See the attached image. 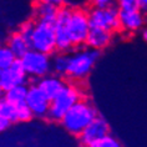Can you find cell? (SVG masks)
<instances>
[{"label":"cell","mask_w":147,"mask_h":147,"mask_svg":"<svg viewBox=\"0 0 147 147\" xmlns=\"http://www.w3.org/2000/svg\"><path fill=\"white\" fill-rule=\"evenodd\" d=\"M98 116L96 109L89 101H78L60 121L61 126L70 135L79 137L81 132Z\"/></svg>","instance_id":"6da1fadb"},{"label":"cell","mask_w":147,"mask_h":147,"mask_svg":"<svg viewBox=\"0 0 147 147\" xmlns=\"http://www.w3.org/2000/svg\"><path fill=\"white\" fill-rule=\"evenodd\" d=\"M98 57H100V50H95L91 47L69 55V66L66 76L72 80L85 79L92 71Z\"/></svg>","instance_id":"7a4b0ae2"},{"label":"cell","mask_w":147,"mask_h":147,"mask_svg":"<svg viewBox=\"0 0 147 147\" xmlns=\"http://www.w3.org/2000/svg\"><path fill=\"white\" fill-rule=\"evenodd\" d=\"M80 100H81L80 91L75 86L66 84L64 89L50 101V109L46 119L54 122H60L65 113Z\"/></svg>","instance_id":"3957f363"},{"label":"cell","mask_w":147,"mask_h":147,"mask_svg":"<svg viewBox=\"0 0 147 147\" xmlns=\"http://www.w3.org/2000/svg\"><path fill=\"white\" fill-rule=\"evenodd\" d=\"M30 47L51 55L56 51V32L55 23L36 20L34 32L30 39Z\"/></svg>","instance_id":"277c9868"},{"label":"cell","mask_w":147,"mask_h":147,"mask_svg":"<svg viewBox=\"0 0 147 147\" xmlns=\"http://www.w3.org/2000/svg\"><path fill=\"white\" fill-rule=\"evenodd\" d=\"M87 15H89L91 28H100L112 32L121 29L120 9L117 4L105 6V8L94 6L90 11H87Z\"/></svg>","instance_id":"5b68a950"},{"label":"cell","mask_w":147,"mask_h":147,"mask_svg":"<svg viewBox=\"0 0 147 147\" xmlns=\"http://www.w3.org/2000/svg\"><path fill=\"white\" fill-rule=\"evenodd\" d=\"M20 60L28 76L32 79H41L44 76L49 75L50 71L53 70L50 55L34 49L29 50Z\"/></svg>","instance_id":"8992f818"},{"label":"cell","mask_w":147,"mask_h":147,"mask_svg":"<svg viewBox=\"0 0 147 147\" xmlns=\"http://www.w3.org/2000/svg\"><path fill=\"white\" fill-rule=\"evenodd\" d=\"M66 29L74 44V47L86 45V39L91 29L87 13L81 9H74L67 21V25H66Z\"/></svg>","instance_id":"52a82bcc"},{"label":"cell","mask_w":147,"mask_h":147,"mask_svg":"<svg viewBox=\"0 0 147 147\" xmlns=\"http://www.w3.org/2000/svg\"><path fill=\"white\" fill-rule=\"evenodd\" d=\"M26 105L34 113V117L46 119L50 109V98L42 92V90L38 86V84H32L29 86Z\"/></svg>","instance_id":"ba28073f"},{"label":"cell","mask_w":147,"mask_h":147,"mask_svg":"<svg viewBox=\"0 0 147 147\" xmlns=\"http://www.w3.org/2000/svg\"><path fill=\"white\" fill-rule=\"evenodd\" d=\"M110 135V126L104 117L98 115L85 130L79 136V141L82 147H86L91 143L104 138L105 136Z\"/></svg>","instance_id":"9c48e42d"},{"label":"cell","mask_w":147,"mask_h":147,"mask_svg":"<svg viewBox=\"0 0 147 147\" xmlns=\"http://www.w3.org/2000/svg\"><path fill=\"white\" fill-rule=\"evenodd\" d=\"M28 74L25 71L23 64H21L20 59H16L10 65L9 67L1 70V76H0V81L4 91L11 89L14 86L21 85V84H26L28 81Z\"/></svg>","instance_id":"30bf717a"},{"label":"cell","mask_w":147,"mask_h":147,"mask_svg":"<svg viewBox=\"0 0 147 147\" xmlns=\"http://www.w3.org/2000/svg\"><path fill=\"white\" fill-rule=\"evenodd\" d=\"M120 25L126 31H138L145 25V15L141 10H120Z\"/></svg>","instance_id":"8fae6325"},{"label":"cell","mask_w":147,"mask_h":147,"mask_svg":"<svg viewBox=\"0 0 147 147\" xmlns=\"http://www.w3.org/2000/svg\"><path fill=\"white\" fill-rule=\"evenodd\" d=\"M112 31L100 28H91L86 39V46L95 50H104L112 41Z\"/></svg>","instance_id":"7c38bea8"},{"label":"cell","mask_w":147,"mask_h":147,"mask_svg":"<svg viewBox=\"0 0 147 147\" xmlns=\"http://www.w3.org/2000/svg\"><path fill=\"white\" fill-rule=\"evenodd\" d=\"M36 84H38V86L42 90V92L50 98V101L53 100L66 85V82L60 76H53V75L44 76V78L39 79V81Z\"/></svg>","instance_id":"4fadbf2b"},{"label":"cell","mask_w":147,"mask_h":147,"mask_svg":"<svg viewBox=\"0 0 147 147\" xmlns=\"http://www.w3.org/2000/svg\"><path fill=\"white\" fill-rule=\"evenodd\" d=\"M67 23L55 21V32H56V51L59 53H69L74 47L70 35L66 29Z\"/></svg>","instance_id":"5bb4252c"},{"label":"cell","mask_w":147,"mask_h":147,"mask_svg":"<svg viewBox=\"0 0 147 147\" xmlns=\"http://www.w3.org/2000/svg\"><path fill=\"white\" fill-rule=\"evenodd\" d=\"M8 45H9L10 49L13 50V53L15 54V56L18 59H21L29 50L31 49L30 42H29L19 31L14 32V34L10 36L9 41H8Z\"/></svg>","instance_id":"9a60e30c"},{"label":"cell","mask_w":147,"mask_h":147,"mask_svg":"<svg viewBox=\"0 0 147 147\" xmlns=\"http://www.w3.org/2000/svg\"><path fill=\"white\" fill-rule=\"evenodd\" d=\"M59 8L53 4H47V3H38L35 6V15L36 20H42V21H50L55 23L57 16Z\"/></svg>","instance_id":"2e32d148"},{"label":"cell","mask_w":147,"mask_h":147,"mask_svg":"<svg viewBox=\"0 0 147 147\" xmlns=\"http://www.w3.org/2000/svg\"><path fill=\"white\" fill-rule=\"evenodd\" d=\"M28 91H29V86H26V84H21V85L14 86L11 89L6 90L3 97L6 98L9 102H11L14 105H19L26 101Z\"/></svg>","instance_id":"e0dca14e"},{"label":"cell","mask_w":147,"mask_h":147,"mask_svg":"<svg viewBox=\"0 0 147 147\" xmlns=\"http://www.w3.org/2000/svg\"><path fill=\"white\" fill-rule=\"evenodd\" d=\"M69 66V55L66 53H60L51 60V69L59 76H66Z\"/></svg>","instance_id":"ac0fdd59"},{"label":"cell","mask_w":147,"mask_h":147,"mask_svg":"<svg viewBox=\"0 0 147 147\" xmlns=\"http://www.w3.org/2000/svg\"><path fill=\"white\" fill-rule=\"evenodd\" d=\"M0 115L10 122H18L16 116V105L9 102L6 98L0 97Z\"/></svg>","instance_id":"d6986e66"},{"label":"cell","mask_w":147,"mask_h":147,"mask_svg":"<svg viewBox=\"0 0 147 147\" xmlns=\"http://www.w3.org/2000/svg\"><path fill=\"white\" fill-rule=\"evenodd\" d=\"M15 54L13 53V50L9 47V45H0V67L6 69L10 65H13V62L16 60Z\"/></svg>","instance_id":"ffe728a7"},{"label":"cell","mask_w":147,"mask_h":147,"mask_svg":"<svg viewBox=\"0 0 147 147\" xmlns=\"http://www.w3.org/2000/svg\"><path fill=\"white\" fill-rule=\"evenodd\" d=\"M16 116L18 122H28L34 117V113L26 105V102H23V104L16 105Z\"/></svg>","instance_id":"44dd1931"},{"label":"cell","mask_w":147,"mask_h":147,"mask_svg":"<svg viewBox=\"0 0 147 147\" xmlns=\"http://www.w3.org/2000/svg\"><path fill=\"white\" fill-rule=\"evenodd\" d=\"M86 147H122V145L120 143V141L117 138H115L111 135L105 136L104 138L98 140V141L91 143V145Z\"/></svg>","instance_id":"7402d4cb"},{"label":"cell","mask_w":147,"mask_h":147,"mask_svg":"<svg viewBox=\"0 0 147 147\" xmlns=\"http://www.w3.org/2000/svg\"><path fill=\"white\" fill-rule=\"evenodd\" d=\"M116 4L120 10H141L140 0H117Z\"/></svg>","instance_id":"603a6c76"},{"label":"cell","mask_w":147,"mask_h":147,"mask_svg":"<svg viewBox=\"0 0 147 147\" xmlns=\"http://www.w3.org/2000/svg\"><path fill=\"white\" fill-rule=\"evenodd\" d=\"M34 28H35L34 21H26V23H24L19 29V32L28 40L29 42H30L31 35H32V32H34Z\"/></svg>","instance_id":"cb8c5ba5"},{"label":"cell","mask_w":147,"mask_h":147,"mask_svg":"<svg viewBox=\"0 0 147 147\" xmlns=\"http://www.w3.org/2000/svg\"><path fill=\"white\" fill-rule=\"evenodd\" d=\"M91 4L97 8H105V6H110L115 4V0H90Z\"/></svg>","instance_id":"d4e9b609"},{"label":"cell","mask_w":147,"mask_h":147,"mask_svg":"<svg viewBox=\"0 0 147 147\" xmlns=\"http://www.w3.org/2000/svg\"><path fill=\"white\" fill-rule=\"evenodd\" d=\"M38 3H47V4H53L55 6H57V8H60V6H64V3L65 0H36Z\"/></svg>","instance_id":"484cf974"},{"label":"cell","mask_w":147,"mask_h":147,"mask_svg":"<svg viewBox=\"0 0 147 147\" xmlns=\"http://www.w3.org/2000/svg\"><path fill=\"white\" fill-rule=\"evenodd\" d=\"M10 121H8L6 119H4L1 115H0V132H3V131H5L6 128H9L10 126Z\"/></svg>","instance_id":"4316f807"},{"label":"cell","mask_w":147,"mask_h":147,"mask_svg":"<svg viewBox=\"0 0 147 147\" xmlns=\"http://www.w3.org/2000/svg\"><path fill=\"white\" fill-rule=\"evenodd\" d=\"M140 8L143 14H147V0H140Z\"/></svg>","instance_id":"83f0119b"},{"label":"cell","mask_w":147,"mask_h":147,"mask_svg":"<svg viewBox=\"0 0 147 147\" xmlns=\"http://www.w3.org/2000/svg\"><path fill=\"white\" fill-rule=\"evenodd\" d=\"M1 67H0V76H1ZM4 92H5V91H4V89H3V86H1V81H0V97H3V96H4Z\"/></svg>","instance_id":"f1b7e54d"},{"label":"cell","mask_w":147,"mask_h":147,"mask_svg":"<svg viewBox=\"0 0 147 147\" xmlns=\"http://www.w3.org/2000/svg\"><path fill=\"white\" fill-rule=\"evenodd\" d=\"M142 38H143V40L147 42V28H145L143 29V31H142Z\"/></svg>","instance_id":"f546056e"}]
</instances>
